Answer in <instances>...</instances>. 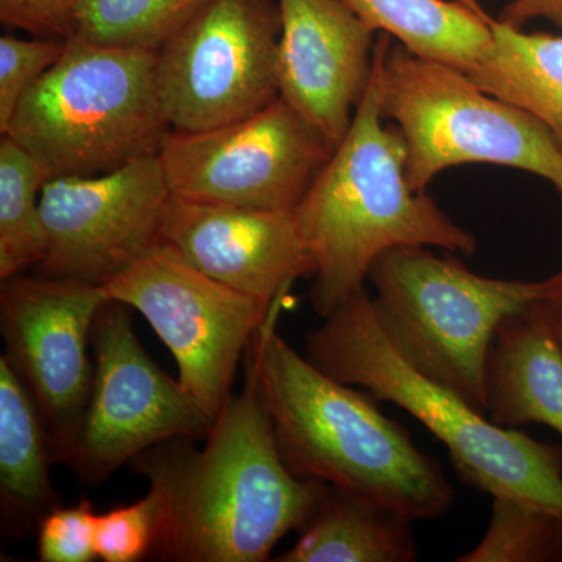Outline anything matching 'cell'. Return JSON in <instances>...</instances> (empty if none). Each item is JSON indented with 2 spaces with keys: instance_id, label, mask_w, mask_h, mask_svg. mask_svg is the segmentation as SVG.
<instances>
[{
  "instance_id": "1",
  "label": "cell",
  "mask_w": 562,
  "mask_h": 562,
  "mask_svg": "<svg viewBox=\"0 0 562 562\" xmlns=\"http://www.w3.org/2000/svg\"><path fill=\"white\" fill-rule=\"evenodd\" d=\"M191 441L169 439L128 464L149 482L158 505L155 560L262 562L308 522L325 483L288 468L250 369L206 446Z\"/></svg>"
},
{
  "instance_id": "2",
  "label": "cell",
  "mask_w": 562,
  "mask_h": 562,
  "mask_svg": "<svg viewBox=\"0 0 562 562\" xmlns=\"http://www.w3.org/2000/svg\"><path fill=\"white\" fill-rule=\"evenodd\" d=\"M280 313L246 353L281 457L295 475L358 492L413 520L441 519L454 502L442 465L376 406L338 382L277 333Z\"/></svg>"
},
{
  "instance_id": "3",
  "label": "cell",
  "mask_w": 562,
  "mask_h": 562,
  "mask_svg": "<svg viewBox=\"0 0 562 562\" xmlns=\"http://www.w3.org/2000/svg\"><path fill=\"white\" fill-rule=\"evenodd\" d=\"M405 140L384 125L375 66L349 132L295 210L312 254V303L321 319L366 290L372 262L398 247L472 255L476 239L405 176Z\"/></svg>"
},
{
  "instance_id": "4",
  "label": "cell",
  "mask_w": 562,
  "mask_h": 562,
  "mask_svg": "<svg viewBox=\"0 0 562 562\" xmlns=\"http://www.w3.org/2000/svg\"><path fill=\"white\" fill-rule=\"evenodd\" d=\"M306 336L319 371L364 387L419 420L449 450L460 479L492 497H513L562 517V446L501 427L453 391L412 368L384 338L368 291L357 292Z\"/></svg>"
},
{
  "instance_id": "5",
  "label": "cell",
  "mask_w": 562,
  "mask_h": 562,
  "mask_svg": "<svg viewBox=\"0 0 562 562\" xmlns=\"http://www.w3.org/2000/svg\"><path fill=\"white\" fill-rule=\"evenodd\" d=\"M155 55L74 36L22 98L5 135L50 179L102 176L160 154L171 125L158 101Z\"/></svg>"
},
{
  "instance_id": "6",
  "label": "cell",
  "mask_w": 562,
  "mask_h": 562,
  "mask_svg": "<svg viewBox=\"0 0 562 562\" xmlns=\"http://www.w3.org/2000/svg\"><path fill=\"white\" fill-rule=\"evenodd\" d=\"M373 314L412 368L487 414V360L505 319L541 297L542 281L490 279L427 247H398L369 269Z\"/></svg>"
},
{
  "instance_id": "7",
  "label": "cell",
  "mask_w": 562,
  "mask_h": 562,
  "mask_svg": "<svg viewBox=\"0 0 562 562\" xmlns=\"http://www.w3.org/2000/svg\"><path fill=\"white\" fill-rule=\"evenodd\" d=\"M380 33L375 70L384 120L405 140V176L416 192L454 166H505L550 181L562 201V149L527 111L476 87L468 74L417 57Z\"/></svg>"
},
{
  "instance_id": "8",
  "label": "cell",
  "mask_w": 562,
  "mask_h": 562,
  "mask_svg": "<svg viewBox=\"0 0 562 562\" xmlns=\"http://www.w3.org/2000/svg\"><path fill=\"white\" fill-rule=\"evenodd\" d=\"M102 286L110 301L149 322L171 350L181 387L213 422L233 395L239 361L255 336L284 306L211 279L161 241Z\"/></svg>"
},
{
  "instance_id": "9",
  "label": "cell",
  "mask_w": 562,
  "mask_h": 562,
  "mask_svg": "<svg viewBox=\"0 0 562 562\" xmlns=\"http://www.w3.org/2000/svg\"><path fill=\"white\" fill-rule=\"evenodd\" d=\"M280 35L279 0H210L155 55L171 131H211L276 102Z\"/></svg>"
},
{
  "instance_id": "10",
  "label": "cell",
  "mask_w": 562,
  "mask_h": 562,
  "mask_svg": "<svg viewBox=\"0 0 562 562\" xmlns=\"http://www.w3.org/2000/svg\"><path fill=\"white\" fill-rule=\"evenodd\" d=\"M91 347L90 401L60 461L81 482L98 486L169 439H206L214 422L140 346L127 305L102 306Z\"/></svg>"
},
{
  "instance_id": "11",
  "label": "cell",
  "mask_w": 562,
  "mask_h": 562,
  "mask_svg": "<svg viewBox=\"0 0 562 562\" xmlns=\"http://www.w3.org/2000/svg\"><path fill=\"white\" fill-rule=\"evenodd\" d=\"M333 151L328 140L279 98L254 116L222 127L169 131L158 155L176 198L295 211Z\"/></svg>"
},
{
  "instance_id": "12",
  "label": "cell",
  "mask_w": 562,
  "mask_h": 562,
  "mask_svg": "<svg viewBox=\"0 0 562 562\" xmlns=\"http://www.w3.org/2000/svg\"><path fill=\"white\" fill-rule=\"evenodd\" d=\"M109 295L101 284L10 277L0 283V333L14 372L38 406L55 461L72 441L90 401L92 327Z\"/></svg>"
},
{
  "instance_id": "13",
  "label": "cell",
  "mask_w": 562,
  "mask_h": 562,
  "mask_svg": "<svg viewBox=\"0 0 562 562\" xmlns=\"http://www.w3.org/2000/svg\"><path fill=\"white\" fill-rule=\"evenodd\" d=\"M171 195L160 155L102 176L50 179L40 195L47 249L36 273L102 286L161 241Z\"/></svg>"
},
{
  "instance_id": "14",
  "label": "cell",
  "mask_w": 562,
  "mask_h": 562,
  "mask_svg": "<svg viewBox=\"0 0 562 562\" xmlns=\"http://www.w3.org/2000/svg\"><path fill=\"white\" fill-rule=\"evenodd\" d=\"M280 98L336 149L369 90L376 31L342 0H279Z\"/></svg>"
},
{
  "instance_id": "15",
  "label": "cell",
  "mask_w": 562,
  "mask_h": 562,
  "mask_svg": "<svg viewBox=\"0 0 562 562\" xmlns=\"http://www.w3.org/2000/svg\"><path fill=\"white\" fill-rule=\"evenodd\" d=\"M161 243L211 279L269 305H284L292 284L314 276L295 211L243 209L171 195Z\"/></svg>"
},
{
  "instance_id": "16",
  "label": "cell",
  "mask_w": 562,
  "mask_h": 562,
  "mask_svg": "<svg viewBox=\"0 0 562 562\" xmlns=\"http://www.w3.org/2000/svg\"><path fill=\"white\" fill-rule=\"evenodd\" d=\"M487 414L501 427L541 424L562 436V347L535 302L505 319L487 360Z\"/></svg>"
},
{
  "instance_id": "17",
  "label": "cell",
  "mask_w": 562,
  "mask_h": 562,
  "mask_svg": "<svg viewBox=\"0 0 562 562\" xmlns=\"http://www.w3.org/2000/svg\"><path fill=\"white\" fill-rule=\"evenodd\" d=\"M49 432L31 391L0 357V512L3 528L21 538L61 505L50 479Z\"/></svg>"
},
{
  "instance_id": "18",
  "label": "cell",
  "mask_w": 562,
  "mask_h": 562,
  "mask_svg": "<svg viewBox=\"0 0 562 562\" xmlns=\"http://www.w3.org/2000/svg\"><path fill=\"white\" fill-rule=\"evenodd\" d=\"M413 519L358 492L325 483L297 543L280 562H414Z\"/></svg>"
},
{
  "instance_id": "19",
  "label": "cell",
  "mask_w": 562,
  "mask_h": 562,
  "mask_svg": "<svg viewBox=\"0 0 562 562\" xmlns=\"http://www.w3.org/2000/svg\"><path fill=\"white\" fill-rule=\"evenodd\" d=\"M479 11L491 44L469 79L541 121L562 149V35L525 33L492 18L480 3Z\"/></svg>"
},
{
  "instance_id": "20",
  "label": "cell",
  "mask_w": 562,
  "mask_h": 562,
  "mask_svg": "<svg viewBox=\"0 0 562 562\" xmlns=\"http://www.w3.org/2000/svg\"><path fill=\"white\" fill-rule=\"evenodd\" d=\"M414 55L471 72L491 44L479 0H342Z\"/></svg>"
},
{
  "instance_id": "21",
  "label": "cell",
  "mask_w": 562,
  "mask_h": 562,
  "mask_svg": "<svg viewBox=\"0 0 562 562\" xmlns=\"http://www.w3.org/2000/svg\"><path fill=\"white\" fill-rule=\"evenodd\" d=\"M49 173L9 135L0 139V280L36 268L47 236L40 195Z\"/></svg>"
},
{
  "instance_id": "22",
  "label": "cell",
  "mask_w": 562,
  "mask_h": 562,
  "mask_svg": "<svg viewBox=\"0 0 562 562\" xmlns=\"http://www.w3.org/2000/svg\"><path fill=\"white\" fill-rule=\"evenodd\" d=\"M210 0H80L79 38L101 46L158 50Z\"/></svg>"
},
{
  "instance_id": "23",
  "label": "cell",
  "mask_w": 562,
  "mask_h": 562,
  "mask_svg": "<svg viewBox=\"0 0 562 562\" xmlns=\"http://www.w3.org/2000/svg\"><path fill=\"white\" fill-rule=\"evenodd\" d=\"M490 528L458 562H562V517L513 497H492Z\"/></svg>"
},
{
  "instance_id": "24",
  "label": "cell",
  "mask_w": 562,
  "mask_h": 562,
  "mask_svg": "<svg viewBox=\"0 0 562 562\" xmlns=\"http://www.w3.org/2000/svg\"><path fill=\"white\" fill-rule=\"evenodd\" d=\"M68 41L0 38V132H9L14 111L27 91L54 68L66 50Z\"/></svg>"
},
{
  "instance_id": "25",
  "label": "cell",
  "mask_w": 562,
  "mask_h": 562,
  "mask_svg": "<svg viewBox=\"0 0 562 562\" xmlns=\"http://www.w3.org/2000/svg\"><path fill=\"white\" fill-rule=\"evenodd\" d=\"M158 532V505L154 495L132 505L99 514L95 553L103 562H136L154 553Z\"/></svg>"
},
{
  "instance_id": "26",
  "label": "cell",
  "mask_w": 562,
  "mask_h": 562,
  "mask_svg": "<svg viewBox=\"0 0 562 562\" xmlns=\"http://www.w3.org/2000/svg\"><path fill=\"white\" fill-rule=\"evenodd\" d=\"M99 514L90 501L74 506H57L40 520L38 560L41 562H91L95 553V524Z\"/></svg>"
},
{
  "instance_id": "27",
  "label": "cell",
  "mask_w": 562,
  "mask_h": 562,
  "mask_svg": "<svg viewBox=\"0 0 562 562\" xmlns=\"http://www.w3.org/2000/svg\"><path fill=\"white\" fill-rule=\"evenodd\" d=\"M80 0H0V21L36 38L68 41L79 32Z\"/></svg>"
},
{
  "instance_id": "28",
  "label": "cell",
  "mask_w": 562,
  "mask_h": 562,
  "mask_svg": "<svg viewBox=\"0 0 562 562\" xmlns=\"http://www.w3.org/2000/svg\"><path fill=\"white\" fill-rule=\"evenodd\" d=\"M498 20L522 29L535 20H546L562 29V0H512L503 7Z\"/></svg>"
},
{
  "instance_id": "29",
  "label": "cell",
  "mask_w": 562,
  "mask_h": 562,
  "mask_svg": "<svg viewBox=\"0 0 562 562\" xmlns=\"http://www.w3.org/2000/svg\"><path fill=\"white\" fill-rule=\"evenodd\" d=\"M535 306L562 347V269L552 279L543 280L542 294Z\"/></svg>"
}]
</instances>
